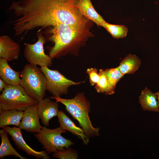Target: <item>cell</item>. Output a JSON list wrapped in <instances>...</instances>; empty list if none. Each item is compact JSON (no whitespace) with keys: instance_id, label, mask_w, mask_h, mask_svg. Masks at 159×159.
Listing matches in <instances>:
<instances>
[{"instance_id":"1","label":"cell","mask_w":159,"mask_h":159,"mask_svg":"<svg viewBox=\"0 0 159 159\" xmlns=\"http://www.w3.org/2000/svg\"><path fill=\"white\" fill-rule=\"evenodd\" d=\"M78 1H14L10 9L15 16L13 21L14 29L19 35L24 36L30 31L38 28L41 31L59 24L86 27L87 19L77 8Z\"/></svg>"},{"instance_id":"2","label":"cell","mask_w":159,"mask_h":159,"mask_svg":"<svg viewBox=\"0 0 159 159\" xmlns=\"http://www.w3.org/2000/svg\"><path fill=\"white\" fill-rule=\"evenodd\" d=\"M50 34L49 39L54 44L48 47L52 59L65 55L72 46L81 40L87 32L86 27L59 24L45 29Z\"/></svg>"},{"instance_id":"3","label":"cell","mask_w":159,"mask_h":159,"mask_svg":"<svg viewBox=\"0 0 159 159\" xmlns=\"http://www.w3.org/2000/svg\"><path fill=\"white\" fill-rule=\"evenodd\" d=\"M49 98L55 99L65 106L67 111L77 121L88 137L91 138L99 136L100 129L94 127L92 124L89 116L91 112L90 103L83 93H77L74 97L70 99L53 96Z\"/></svg>"},{"instance_id":"4","label":"cell","mask_w":159,"mask_h":159,"mask_svg":"<svg viewBox=\"0 0 159 159\" xmlns=\"http://www.w3.org/2000/svg\"><path fill=\"white\" fill-rule=\"evenodd\" d=\"M19 85L30 97L38 102L43 98L47 90V80L37 66L25 65L20 72Z\"/></svg>"},{"instance_id":"5","label":"cell","mask_w":159,"mask_h":159,"mask_svg":"<svg viewBox=\"0 0 159 159\" xmlns=\"http://www.w3.org/2000/svg\"><path fill=\"white\" fill-rule=\"evenodd\" d=\"M38 103L20 85H7L0 95V112L11 109L24 111L28 107Z\"/></svg>"},{"instance_id":"6","label":"cell","mask_w":159,"mask_h":159,"mask_svg":"<svg viewBox=\"0 0 159 159\" xmlns=\"http://www.w3.org/2000/svg\"><path fill=\"white\" fill-rule=\"evenodd\" d=\"M66 132L60 126L50 129L44 125L39 132L34 133V136L49 154L57 150H63L74 144L71 140L61 135L62 133Z\"/></svg>"},{"instance_id":"7","label":"cell","mask_w":159,"mask_h":159,"mask_svg":"<svg viewBox=\"0 0 159 159\" xmlns=\"http://www.w3.org/2000/svg\"><path fill=\"white\" fill-rule=\"evenodd\" d=\"M38 40L33 44H25L24 56L27 61L31 64L43 66H51L52 64V59L44 52V44L46 41L45 37L41 31L37 33Z\"/></svg>"},{"instance_id":"8","label":"cell","mask_w":159,"mask_h":159,"mask_svg":"<svg viewBox=\"0 0 159 159\" xmlns=\"http://www.w3.org/2000/svg\"><path fill=\"white\" fill-rule=\"evenodd\" d=\"M40 69L47 80V90L54 97H60L66 94L71 86L79 85L81 82H74L66 78L58 71L50 69L47 66L41 67Z\"/></svg>"},{"instance_id":"9","label":"cell","mask_w":159,"mask_h":159,"mask_svg":"<svg viewBox=\"0 0 159 159\" xmlns=\"http://www.w3.org/2000/svg\"><path fill=\"white\" fill-rule=\"evenodd\" d=\"M2 129L6 132L11 137V139L16 147L29 156H33L37 159H49L50 157L45 151H38L30 147L24 140L22 135L21 129L19 127H12L8 126Z\"/></svg>"},{"instance_id":"10","label":"cell","mask_w":159,"mask_h":159,"mask_svg":"<svg viewBox=\"0 0 159 159\" xmlns=\"http://www.w3.org/2000/svg\"><path fill=\"white\" fill-rule=\"evenodd\" d=\"M38 104L30 106L24 111L19 127L26 132L38 133L43 127L39 122L38 112Z\"/></svg>"},{"instance_id":"11","label":"cell","mask_w":159,"mask_h":159,"mask_svg":"<svg viewBox=\"0 0 159 159\" xmlns=\"http://www.w3.org/2000/svg\"><path fill=\"white\" fill-rule=\"evenodd\" d=\"M58 102L52 101L48 98H44L38 102V112L42 124L49 127L50 120L57 116L59 110Z\"/></svg>"},{"instance_id":"12","label":"cell","mask_w":159,"mask_h":159,"mask_svg":"<svg viewBox=\"0 0 159 159\" xmlns=\"http://www.w3.org/2000/svg\"><path fill=\"white\" fill-rule=\"evenodd\" d=\"M19 44L7 35L0 37V58L8 62L18 59L20 50Z\"/></svg>"},{"instance_id":"13","label":"cell","mask_w":159,"mask_h":159,"mask_svg":"<svg viewBox=\"0 0 159 159\" xmlns=\"http://www.w3.org/2000/svg\"><path fill=\"white\" fill-rule=\"evenodd\" d=\"M60 126L63 129L70 132L81 140L83 144L87 145L90 138L85 133L82 128L77 127L62 110H59L57 115Z\"/></svg>"},{"instance_id":"14","label":"cell","mask_w":159,"mask_h":159,"mask_svg":"<svg viewBox=\"0 0 159 159\" xmlns=\"http://www.w3.org/2000/svg\"><path fill=\"white\" fill-rule=\"evenodd\" d=\"M77 7L83 16L98 26H102L105 21L95 10L90 0H79Z\"/></svg>"},{"instance_id":"15","label":"cell","mask_w":159,"mask_h":159,"mask_svg":"<svg viewBox=\"0 0 159 159\" xmlns=\"http://www.w3.org/2000/svg\"><path fill=\"white\" fill-rule=\"evenodd\" d=\"M139 103L144 111H159V102L155 93L145 87L139 97Z\"/></svg>"},{"instance_id":"16","label":"cell","mask_w":159,"mask_h":159,"mask_svg":"<svg viewBox=\"0 0 159 159\" xmlns=\"http://www.w3.org/2000/svg\"><path fill=\"white\" fill-rule=\"evenodd\" d=\"M20 73L13 69L5 59L0 58V76L7 85H19L20 84Z\"/></svg>"},{"instance_id":"17","label":"cell","mask_w":159,"mask_h":159,"mask_svg":"<svg viewBox=\"0 0 159 159\" xmlns=\"http://www.w3.org/2000/svg\"><path fill=\"white\" fill-rule=\"evenodd\" d=\"M0 127L9 125L19 127L24 111L16 109L3 110L0 112Z\"/></svg>"},{"instance_id":"18","label":"cell","mask_w":159,"mask_h":159,"mask_svg":"<svg viewBox=\"0 0 159 159\" xmlns=\"http://www.w3.org/2000/svg\"><path fill=\"white\" fill-rule=\"evenodd\" d=\"M141 63V59L138 57L135 54H129L120 62L118 67L124 75L132 74L139 69Z\"/></svg>"},{"instance_id":"19","label":"cell","mask_w":159,"mask_h":159,"mask_svg":"<svg viewBox=\"0 0 159 159\" xmlns=\"http://www.w3.org/2000/svg\"><path fill=\"white\" fill-rule=\"evenodd\" d=\"M7 132L3 129L0 130V136L1 143L0 146V158L5 156H13L20 159H27V158L21 155L13 147L8 136Z\"/></svg>"},{"instance_id":"20","label":"cell","mask_w":159,"mask_h":159,"mask_svg":"<svg viewBox=\"0 0 159 159\" xmlns=\"http://www.w3.org/2000/svg\"><path fill=\"white\" fill-rule=\"evenodd\" d=\"M108 84V95L113 94L117 83L124 76L120 71L118 67L104 70Z\"/></svg>"},{"instance_id":"21","label":"cell","mask_w":159,"mask_h":159,"mask_svg":"<svg viewBox=\"0 0 159 159\" xmlns=\"http://www.w3.org/2000/svg\"><path fill=\"white\" fill-rule=\"evenodd\" d=\"M102 26L115 39L124 38L128 32V28L123 25L112 24L105 21Z\"/></svg>"},{"instance_id":"22","label":"cell","mask_w":159,"mask_h":159,"mask_svg":"<svg viewBox=\"0 0 159 159\" xmlns=\"http://www.w3.org/2000/svg\"><path fill=\"white\" fill-rule=\"evenodd\" d=\"M53 153V157L60 159H76L78 157L77 151L69 147L62 150H57Z\"/></svg>"},{"instance_id":"23","label":"cell","mask_w":159,"mask_h":159,"mask_svg":"<svg viewBox=\"0 0 159 159\" xmlns=\"http://www.w3.org/2000/svg\"><path fill=\"white\" fill-rule=\"evenodd\" d=\"M98 74L99 79L98 82L96 84L95 89L98 93H104L106 95H108V84L104 70L100 69Z\"/></svg>"},{"instance_id":"24","label":"cell","mask_w":159,"mask_h":159,"mask_svg":"<svg viewBox=\"0 0 159 159\" xmlns=\"http://www.w3.org/2000/svg\"><path fill=\"white\" fill-rule=\"evenodd\" d=\"M86 72L89 75L91 85H96L99 79V75L97 73V69L95 68H88Z\"/></svg>"},{"instance_id":"25","label":"cell","mask_w":159,"mask_h":159,"mask_svg":"<svg viewBox=\"0 0 159 159\" xmlns=\"http://www.w3.org/2000/svg\"><path fill=\"white\" fill-rule=\"evenodd\" d=\"M7 84L1 79H0V91L1 92L5 88Z\"/></svg>"},{"instance_id":"26","label":"cell","mask_w":159,"mask_h":159,"mask_svg":"<svg viewBox=\"0 0 159 159\" xmlns=\"http://www.w3.org/2000/svg\"><path fill=\"white\" fill-rule=\"evenodd\" d=\"M155 93L157 97V99L159 102V91L155 92Z\"/></svg>"}]
</instances>
